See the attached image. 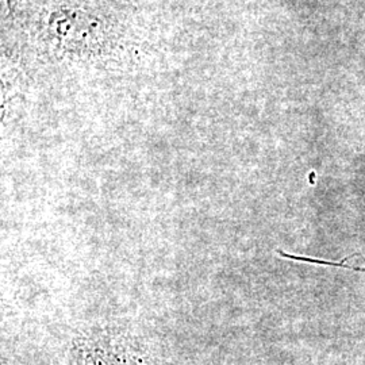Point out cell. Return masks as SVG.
Listing matches in <instances>:
<instances>
[{"label": "cell", "mask_w": 365, "mask_h": 365, "mask_svg": "<svg viewBox=\"0 0 365 365\" xmlns=\"http://www.w3.org/2000/svg\"><path fill=\"white\" fill-rule=\"evenodd\" d=\"M279 255L283 256L284 259H289V260L302 261V262H310V264H319V265H327V267H339V268H345V269H352V271H359V272H365V264L363 267L359 265H351L346 264L345 260L341 262H334V261H325L317 260V259H312V257H304V256H294L289 253H283L282 250H279Z\"/></svg>", "instance_id": "cell-1"}]
</instances>
